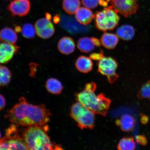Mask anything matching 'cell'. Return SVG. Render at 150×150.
Masks as SVG:
<instances>
[{
    "mask_svg": "<svg viewBox=\"0 0 150 150\" xmlns=\"http://www.w3.org/2000/svg\"><path fill=\"white\" fill-rule=\"evenodd\" d=\"M51 116L44 104L33 105L22 97L7 112L5 117L17 126L26 127L47 125Z\"/></svg>",
    "mask_w": 150,
    "mask_h": 150,
    "instance_id": "6da1fadb",
    "label": "cell"
},
{
    "mask_svg": "<svg viewBox=\"0 0 150 150\" xmlns=\"http://www.w3.org/2000/svg\"><path fill=\"white\" fill-rule=\"evenodd\" d=\"M47 125L24 127L21 135L28 150H61V146L52 142L47 132Z\"/></svg>",
    "mask_w": 150,
    "mask_h": 150,
    "instance_id": "7a4b0ae2",
    "label": "cell"
},
{
    "mask_svg": "<svg viewBox=\"0 0 150 150\" xmlns=\"http://www.w3.org/2000/svg\"><path fill=\"white\" fill-rule=\"evenodd\" d=\"M96 85L91 82L86 84L83 91L76 95V98L79 102L95 114L105 116L109 109L110 101L103 93H95Z\"/></svg>",
    "mask_w": 150,
    "mask_h": 150,
    "instance_id": "3957f363",
    "label": "cell"
},
{
    "mask_svg": "<svg viewBox=\"0 0 150 150\" xmlns=\"http://www.w3.org/2000/svg\"><path fill=\"white\" fill-rule=\"evenodd\" d=\"M94 18L95 28L103 32L113 30L118 25L120 19L112 6L97 11L95 14Z\"/></svg>",
    "mask_w": 150,
    "mask_h": 150,
    "instance_id": "277c9868",
    "label": "cell"
},
{
    "mask_svg": "<svg viewBox=\"0 0 150 150\" xmlns=\"http://www.w3.org/2000/svg\"><path fill=\"white\" fill-rule=\"evenodd\" d=\"M95 113L78 102L71 108L70 115L81 129H91L95 126Z\"/></svg>",
    "mask_w": 150,
    "mask_h": 150,
    "instance_id": "5b68a950",
    "label": "cell"
},
{
    "mask_svg": "<svg viewBox=\"0 0 150 150\" xmlns=\"http://www.w3.org/2000/svg\"><path fill=\"white\" fill-rule=\"evenodd\" d=\"M98 72L106 76L108 81L112 83L119 78L117 71L118 63L115 59L112 57H104L97 63Z\"/></svg>",
    "mask_w": 150,
    "mask_h": 150,
    "instance_id": "8992f818",
    "label": "cell"
},
{
    "mask_svg": "<svg viewBox=\"0 0 150 150\" xmlns=\"http://www.w3.org/2000/svg\"><path fill=\"white\" fill-rule=\"evenodd\" d=\"M114 10L125 18L136 14L139 7L137 0H111Z\"/></svg>",
    "mask_w": 150,
    "mask_h": 150,
    "instance_id": "52a82bcc",
    "label": "cell"
},
{
    "mask_svg": "<svg viewBox=\"0 0 150 150\" xmlns=\"http://www.w3.org/2000/svg\"><path fill=\"white\" fill-rule=\"evenodd\" d=\"M35 27L37 34L41 38L47 39L50 38L54 34L55 27L50 20L42 18L35 22Z\"/></svg>",
    "mask_w": 150,
    "mask_h": 150,
    "instance_id": "ba28073f",
    "label": "cell"
},
{
    "mask_svg": "<svg viewBox=\"0 0 150 150\" xmlns=\"http://www.w3.org/2000/svg\"><path fill=\"white\" fill-rule=\"evenodd\" d=\"M29 0H14L7 7L13 16H23L29 13L30 9Z\"/></svg>",
    "mask_w": 150,
    "mask_h": 150,
    "instance_id": "9c48e42d",
    "label": "cell"
},
{
    "mask_svg": "<svg viewBox=\"0 0 150 150\" xmlns=\"http://www.w3.org/2000/svg\"><path fill=\"white\" fill-rule=\"evenodd\" d=\"M19 47L14 44L0 43V64L8 63L17 53Z\"/></svg>",
    "mask_w": 150,
    "mask_h": 150,
    "instance_id": "30bf717a",
    "label": "cell"
},
{
    "mask_svg": "<svg viewBox=\"0 0 150 150\" xmlns=\"http://www.w3.org/2000/svg\"><path fill=\"white\" fill-rule=\"evenodd\" d=\"M0 150H28L23 139L8 138L4 137L0 139Z\"/></svg>",
    "mask_w": 150,
    "mask_h": 150,
    "instance_id": "8fae6325",
    "label": "cell"
},
{
    "mask_svg": "<svg viewBox=\"0 0 150 150\" xmlns=\"http://www.w3.org/2000/svg\"><path fill=\"white\" fill-rule=\"evenodd\" d=\"M95 18V14L89 8L81 7L75 13V18L77 21L84 25H87L92 21Z\"/></svg>",
    "mask_w": 150,
    "mask_h": 150,
    "instance_id": "7c38bea8",
    "label": "cell"
},
{
    "mask_svg": "<svg viewBox=\"0 0 150 150\" xmlns=\"http://www.w3.org/2000/svg\"><path fill=\"white\" fill-rule=\"evenodd\" d=\"M136 122V119L133 116L129 114H124L116 120V123L122 131L129 132L134 129Z\"/></svg>",
    "mask_w": 150,
    "mask_h": 150,
    "instance_id": "4fadbf2b",
    "label": "cell"
},
{
    "mask_svg": "<svg viewBox=\"0 0 150 150\" xmlns=\"http://www.w3.org/2000/svg\"><path fill=\"white\" fill-rule=\"evenodd\" d=\"M76 47L74 41L72 38L65 37L60 39L57 45L59 52L64 55H69L74 52Z\"/></svg>",
    "mask_w": 150,
    "mask_h": 150,
    "instance_id": "5bb4252c",
    "label": "cell"
},
{
    "mask_svg": "<svg viewBox=\"0 0 150 150\" xmlns=\"http://www.w3.org/2000/svg\"><path fill=\"white\" fill-rule=\"evenodd\" d=\"M75 66L79 72L87 73L92 70L93 63L90 57L81 56L76 60Z\"/></svg>",
    "mask_w": 150,
    "mask_h": 150,
    "instance_id": "9a60e30c",
    "label": "cell"
},
{
    "mask_svg": "<svg viewBox=\"0 0 150 150\" xmlns=\"http://www.w3.org/2000/svg\"><path fill=\"white\" fill-rule=\"evenodd\" d=\"M17 40L16 31L12 28H5L0 31V41L1 42L14 44Z\"/></svg>",
    "mask_w": 150,
    "mask_h": 150,
    "instance_id": "2e32d148",
    "label": "cell"
},
{
    "mask_svg": "<svg viewBox=\"0 0 150 150\" xmlns=\"http://www.w3.org/2000/svg\"><path fill=\"white\" fill-rule=\"evenodd\" d=\"M101 42L102 45L108 49L112 50L115 48L119 42L117 35L112 33H104L101 37Z\"/></svg>",
    "mask_w": 150,
    "mask_h": 150,
    "instance_id": "e0dca14e",
    "label": "cell"
},
{
    "mask_svg": "<svg viewBox=\"0 0 150 150\" xmlns=\"http://www.w3.org/2000/svg\"><path fill=\"white\" fill-rule=\"evenodd\" d=\"M134 28L128 24L121 26L118 28L117 31L118 37L125 40H131L134 38Z\"/></svg>",
    "mask_w": 150,
    "mask_h": 150,
    "instance_id": "ac0fdd59",
    "label": "cell"
},
{
    "mask_svg": "<svg viewBox=\"0 0 150 150\" xmlns=\"http://www.w3.org/2000/svg\"><path fill=\"white\" fill-rule=\"evenodd\" d=\"M45 86L48 92L54 95L59 94L63 89L61 82L54 78L48 79L46 82Z\"/></svg>",
    "mask_w": 150,
    "mask_h": 150,
    "instance_id": "d6986e66",
    "label": "cell"
},
{
    "mask_svg": "<svg viewBox=\"0 0 150 150\" xmlns=\"http://www.w3.org/2000/svg\"><path fill=\"white\" fill-rule=\"evenodd\" d=\"M95 46L91 38L88 37L81 38L77 42V47L81 52L88 53L95 49Z\"/></svg>",
    "mask_w": 150,
    "mask_h": 150,
    "instance_id": "ffe728a7",
    "label": "cell"
},
{
    "mask_svg": "<svg viewBox=\"0 0 150 150\" xmlns=\"http://www.w3.org/2000/svg\"><path fill=\"white\" fill-rule=\"evenodd\" d=\"M80 6V0H64L63 2V9L67 14L70 15L76 13Z\"/></svg>",
    "mask_w": 150,
    "mask_h": 150,
    "instance_id": "44dd1931",
    "label": "cell"
},
{
    "mask_svg": "<svg viewBox=\"0 0 150 150\" xmlns=\"http://www.w3.org/2000/svg\"><path fill=\"white\" fill-rule=\"evenodd\" d=\"M136 148V142L134 138L131 136L122 138L117 145V149L120 150H133Z\"/></svg>",
    "mask_w": 150,
    "mask_h": 150,
    "instance_id": "7402d4cb",
    "label": "cell"
},
{
    "mask_svg": "<svg viewBox=\"0 0 150 150\" xmlns=\"http://www.w3.org/2000/svg\"><path fill=\"white\" fill-rule=\"evenodd\" d=\"M12 74L8 67L0 65V87L8 85L12 79Z\"/></svg>",
    "mask_w": 150,
    "mask_h": 150,
    "instance_id": "603a6c76",
    "label": "cell"
},
{
    "mask_svg": "<svg viewBox=\"0 0 150 150\" xmlns=\"http://www.w3.org/2000/svg\"><path fill=\"white\" fill-rule=\"evenodd\" d=\"M22 34L25 38L31 39L35 36L36 30L32 24L26 23L22 28Z\"/></svg>",
    "mask_w": 150,
    "mask_h": 150,
    "instance_id": "cb8c5ba5",
    "label": "cell"
},
{
    "mask_svg": "<svg viewBox=\"0 0 150 150\" xmlns=\"http://www.w3.org/2000/svg\"><path fill=\"white\" fill-rule=\"evenodd\" d=\"M137 96L140 99H148L150 100V80L142 84Z\"/></svg>",
    "mask_w": 150,
    "mask_h": 150,
    "instance_id": "d4e9b609",
    "label": "cell"
},
{
    "mask_svg": "<svg viewBox=\"0 0 150 150\" xmlns=\"http://www.w3.org/2000/svg\"><path fill=\"white\" fill-rule=\"evenodd\" d=\"M99 0H82V5L89 9H94L98 6Z\"/></svg>",
    "mask_w": 150,
    "mask_h": 150,
    "instance_id": "484cf974",
    "label": "cell"
},
{
    "mask_svg": "<svg viewBox=\"0 0 150 150\" xmlns=\"http://www.w3.org/2000/svg\"><path fill=\"white\" fill-rule=\"evenodd\" d=\"M135 140L140 145L145 146L147 145L148 141L146 137L143 134L138 135L135 137Z\"/></svg>",
    "mask_w": 150,
    "mask_h": 150,
    "instance_id": "4316f807",
    "label": "cell"
},
{
    "mask_svg": "<svg viewBox=\"0 0 150 150\" xmlns=\"http://www.w3.org/2000/svg\"><path fill=\"white\" fill-rule=\"evenodd\" d=\"M104 57V52L102 50L98 52L91 53L89 55V57L91 59L95 61H100Z\"/></svg>",
    "mask_w": 150,
    "mask_h": 150,
    "instance_id": "83f0119b",
    "label": "cell"
},
{
    "mask_svg": "<svg viewBox=\"0 0 150 150\" xmlns=\"http://www.w3.org/2000/svg\"><path fill=\"white\" fill-rule=\"evenodd\" d=\"M140 121L142 124L143 125H146L149 123V117L147 115L145 114H140Z\"/></svg>",
    "mask_w": 150,
    "mask_h": 150,
    "instance_id": "f1b7e54d",
    "label": "cell"
},
{
    "mask_svg": "<svg viewBox=\"0 0 150 150\" xmlns=\"http://www.w3.org/2000/svg\"><path fill=\"white\" fill-rule=\"evenodd\" d=\"M30 74L31 76H33L35 74L37 70V64L34 63H32L30 64Z\"/></svg>",
    "mask_w": 150,
    "mask_h": 150,
    "instance_id": "f546056e",
    "label": "cell"
},
{
    "mask_svg": "<svg viewBox=\"0 0 150 150\" xmlns=\"http://www.w3.org/2000/svg\"><path fill=\"white\" fill-rule=\"evenodd\" d=\"M6 104V101L4 97L2 95L0 94V110L4 108Z\"/></svg>",
    "mask_w": 150,
    "mask_h": 150,
    "instance_id": "4dcf8cb0",
    "label": "cell"
},
{
    "mask_svg": "<svg viewBox=\"0 0 150 150\" xmlns=\"http://www.w3.org/2000/svg\"><path fill=\"white\" fill-rule=\"evenodd\" d=\"M91 39L94 45L97 47H100L101 46V42L98 38L95 37H91Z\"/></svg>",
    "mask_w": 150,
    "mask_h": 150,
    "instance_id": "1f68e13d",
    "label": "cell"
},
{
    "mask_svg": "<svg viewBox=\"0 0 150 150\" xmlns=\"http://www.w3.org/2000/svg\"><path fill=\"white\" fill-rule=\"evenodd\" d=\"M61 18L59 15L56 14L53 17V21L55 24H58L60 22Z\"/></svg>",
    "mask_w": 150,
    "mask_h": 150,
    "instance_id": "d6a6232c",
    "label": "cell"
},
{
    "mask_svg": "<svg viewBox=\"0 0 150 150\" xmlns=\"http://www.w3.org/2000/svg\"><path fill=\"white\" fill-rule=\"evenodd\" d=\"M99 4L101 6H106L108 5V3L104 0H99Z\"/></svg>",
    "mask_w": 150,
    "mask_h": 150,
    "instance_id": "836d02e7",
    "label": "cell"
},
{
    "mask_svg": "<svg viewBox=\"0 0 150 150\" xmlns=\"http://www.w3.org/2000/svg\"><path fill=\"white\" fill-rule=\"evenodd\" d=\"M15 30L16 32L20 33L22 31V28L19 26L16 25L15 27Z\"/></svg>",
    "mask_w": 150,
    "mask_h": 150,
    "instance_id": "e575fe53",
    "label": "cell"
},
{
    "mask_svg": "<svg viewBox=\"0 0 150 150\" xmlns=\"http://www.w3.org/2000/svg\"><path fill=\"white\" fill-rule=\"evenodd\" d=\"M46 18L50 20L52 18V16L51 15L48 13H47L46 14Z\"/></svg>",
    "mask_w": 150,
    "mask_h": 150,
    "instance_id": "d590c367",
    "label": "cell"
},
{
    "mask_svg": "<svg viewBox=\"0 0 150 150\" xmlns=\"http://www.w3.org/2000/svg\"><path fill=\"white\" fill-rule=\"evenodd\" d=\"M1 132H0V139H1Z\"/></svg>",
    "mask_w": 150,
    "mask_h": 150,
    "instance_id": "8d00e7d4",
    "label": "cell"
}]
</instances>
